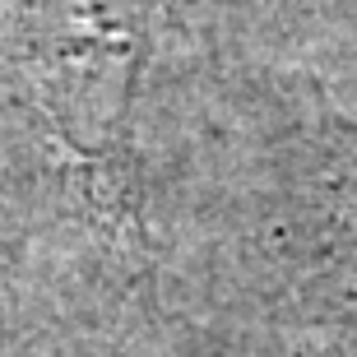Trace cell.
Returning a JSON list of instances; mask_svg holds the SVG:
<instances>
[{
  "mask_svg": "<svg viewBox=\"0 0 357 357\" xmlns=\"http://www.w3.org/2000/svg\"><path fill=\"white\" fill-rule=\"evenodd\" d=\"M153 0H24L28 66L84 149H107L144 79Z\"/></svg>",
  "mask_w": 357,
  "mask_h": 357,
  "instance_id": "1",
  "label": "cell"
}]
</instances>
